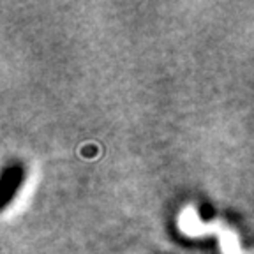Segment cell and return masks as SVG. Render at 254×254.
I'll return each instance as SVG.
<instances>
[{
  "label": "cell",
  "instance_id": "1",
  "mask_svg": "<svg viewBox=\"0 0 254 254\" xmlns=\"http://www.w3.org/2000/svg\"><path fill=\"white\" fill-rule=\"evenodd\" d=\"M21 180H23V166L16 164V166L5 168L4 175H2V189H0V198H2V206H7L12 196L16 194V190L20 187Z\"/></svg>",
  "mask_w": 254,
  "mask_h": 254
}]
</instances>
